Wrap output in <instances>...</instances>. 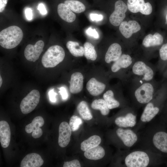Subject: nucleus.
<instances>
[{"mask_svg": "<svg viewBox=\"0 0 167 167\" xmlns=\"http://www.w3.org/2000/svg\"><path fill=\"white\" fill-rule=\"evenodd\" d=\"M116 134L124 145L128 147H132L138 140L137 135L131 129L119 128L117 129Z\"/></svg>", "mask_w": 167, "mask_h": 167, "instance_id": "f8f14e48", "label": "nucleus"}, {"mask_svg": "<svg viewBox=\"0 0 167 167\" xmlns=\"http://www.w3.org/2000/svg\"><path fill=\"white\" fill-rule=\"evenodd\" d=\"M105 154V152L103 148L98 145L85 151L84 155L88 159L96 160L103 158Z\"/></svg>", "mask_w": 167, "mask_h": 167, "instance_id": "a878e982", "label": "nucleus"}, {"mask_svg": "<svg viewBox=\"0 0 167 167\" xmlns=\"http://www.w3.org/2000/svg\"><path fill=\"white\" fill-rule=\"evenodd\" d=\"M49 99L50 101L53 102H55L56 101V96L57 93L54 92V89L50 90L49 92Z\"/></svg>", "mask_w": 167, "mask_h": 167, "instance_id": "e433bc0d", "label": "nucleus"}, {"mask_svg": "<svg viewBox=\"0 0 167 167\" xmlns=\"http://www.w3.org/2000/svg\"><path fill=\"white\" fill-rule=\"evenodd\" d=\"M63 167H80L81 165L79 161L76 159L74 160L70 161H66L64 162L63 165Z\"/></svg>", "mask_w": 167, "mask_h": 167, "instance_id": "f704fd0d", "label": "nucleus"}, {"mask_svg": "<svg viewBox=\"0 0 167 167\" xmlns=\"http://www.w3.org/2000/svg\"><path fill=\"white\" fill-rule=\"evenodd\" d=\"M141 26L135 20L123 21L119 25V30L122 34L126 38L131 37L132 34L139 31Z\"/></svg>", "mask_w": 167, "mask_h": 167, "instance_id": "ddd939ff", "label": "nucleus"}, {"mask_svg": "<svg viewBox=\"0 0 167 167\" xmlns=\"http://www.w3.org/2000/svg\"><path fill=\"white\" fill-rule=\"evenodd\" d=\"M91 107L94 109L99 110L101 114L104 116L107 115L109 112V109L105 101L102 99L94 100L92 103Z\"/></svg>", "mask_w": 167, "mask_h": 167, "instance_id": "7c9ffc66", "label": "nucleus"}, {"mask_svg": "<svg viewBox=\"0 0 167 167\" xmlns=\"http://www.w3.org/2000/svg\"><path fill=\"white\" fill-rule=\"evenodd\" d=\"M26 17L29 20H30L32 18V10L29 8H26L25 11Z\"/></svg>", "mask_w": 167, "mask_h": 167, "instance_id": "4c0bfd02", "label": "nucleus"}, {"mask_svg": "<svg viewBox=\"0 0 167 167\" xmlns=\"http://www.w3.org/2000/svg\"><path fill=\"white\" fill-rule=\"evenodd\" d=\"M155 71L153 66L142 61L135 62L128 75V79L132 76V82L143 83L153 80Z\"/></svg>", "mask_w": 167, "mask_h": 167, "instance_id": "f257e3e1", "label": "nucleus"}, {"mask_svg": "<svg viewBox=\"0 0 167 167\" xmlns=\"http://www.w3.org/2000/svg\"><path fill=\"white\" fill-rule=\"evenodd\" d=\"M2 83V79L1 76H0V87H1Z\"/></svg>", "mask_w": 167, "mask_h": 167, "instance_id": "37998d69", "label": "nucleus"}, {"mask_svg": "<svg viewBox=\"0 0 167 167\" xmlns=\"http://www.w3.org/2000/svg\"><path fill=\"white\" fill-rule=\"evenodd\" d=\"M77 110L81 118L84 120H89L92 116L86 102L81 101L77 107Z\"/></svg>", "mask_w": 167, "mask_h": 167, "instance_id": "c756f323", "label": "nucleus"}, {"mask_svg": "<svg viewBox=\"0 0 167 167\" xmlns=\"http://www.w3.org/2000/svg\"><path fill=\"white\" fill-rule=\"evenodd\" d=\"M86 32L88 35L93 36L95 38H98V34L96 30L93 29L91 28L88 29Z\"/></svg>", "mask_w": 167, "mask_h": 167, "instance_id": "58836bf2", "label": "nucleus"}, {"mask_svg": "<svg viewBox=\"0 0 167 167\" xmlns=\"http://www.w3.org/2000/svg\"><path fill=\"white\" fill-rule=\"evenodd\" d=\"M11 132L9 125L7 122H0V142L3 148L9 145L11 140Z\"/></svg>", "mask_w": 167, "mask_h": 167, "instance_id": "6ab92c4d", "label": "nucleus"}, {"mask_svg": "<svg viewBox=\"0 0 167 167\" xmlns=\"http://www.w3.org/2000/svg\"><path fill=\"white\" fill-rule=\"evenodd\" d=\"M84 55L88 59L92 61L96 60L97 58V54L94 46L91 43L85 42L84 45Z\"/></svg>", "mask_w": 167, "mask_h": 167, "instance_id": "2f4dec72", "label": "nucleus"}, {"mask_svg": "<svg viewBox=\"0 0 167 167\" xmlns=\"http://www.w3.org/2000/svg\"><path fill=\"white\" fill-rule=\"evenodd\" d=\"M159 108L155 106L151 101L146 104L141 116L140 119L143 122L151 121L159 112Z\"/></svg>", "mask_w": 167, "mask_h": 167, "instance_id": "aec40b11", "label": "nucleus"}, {"mask_svg": "<svg viewBox=\"0 0 167 167\" xmlns=\"http://www.w3.org/2000/svg\"><path fill=\"white\" fill-rule=\"evenodd\" d=\"M134 62L130 55L128 54H122L113 64L111 67V71L113 73H116L121 70H127L129 72Z\"/></svg>", "mask_w": 167, "mask_h": 167, "instance_id": "9d476101", "label": "nucleus"}, {"mask_svg": "<svg viewBox=\"0 0 167 167\" xmlns=\"http://www.w3.org/2000/svg\"><path fill=\"white\" fill-rule=\"evenodd\" d=\"M161 59L163 61L167 60V43L163 45L159 50Z\"/></svg>", "mask_w": 167, "mask_h": 167, "instance_id": "72a5a7b5", "label": "nucleus"}, {"mask_svg": "<svg viewBox=\"0 0 167 167\" xmlns=\"http://www.w3.org/2000/svg\"><path fill=\"white\" fill-rule=\"evenodd\" d=\"M136 116L133 113L129 112L125 116H120L117 118L115 122L118 126L122 127H132L136 123Z\"/></svg>", "mask_w": 167, "mask_h": 167, "instance_id": "5701e85b", "label": "nucleus"}, {"mask_svg": "<svg viewBox=\"0 0 167 167\" xmlns=\"http://www.w3.org/2000/svg\"><path fill=\"white\" fill-rule=\"evenodd\" d=\"M83 82L84 77L82 73L79 72L73 73L71 75L70 81V92L72 94L80 92L83 88Z\"/></svg>", "mask_w": 167, "mask_h": 167, "instance_id": "f3484780", "label": "nucleus"}, {"mask_svg": "<svg viewBox=\"0 0 167 167\" xmlns=\"http://www.w3.org/2000/svg\"><path fill=\"white\" fill-rule=\"evenodd\" d=\"M66 47L71 54L75 57H82L84 55V48L79 43L72 41H68Z\"/></svg>", "mask_w": 167, "mask_h": 167, "instance_id": "cd10ccee", "label": "nucleus"}, {"mask_svg": "<svg viewBox=\"0 0 167 167\" xmlns=\"http://www.w3.org/2000/svg\"><path fill=\"white\" fill-rule=\"evenodd\" d=\"M153 145L161 152L167 154V133L163 131L156 132L152 139Z\"/></svg>", "mask_w": 167, "mask_h": 167, "instance_id": "2eb2a0df", "label": "nucleus"}, {"mask_svg": "<svg viewBox=\"0 0 167 167\" xmlns=\"http://www.w3.org/2000/svg\"><path fill=\"white\" fill-rule=\"evenodd\" d=\"M40 97L38 91L36 89L31 91L21 102L20 107L22 113L27 114L34 110L39 102Z\"/></svg>", "mask_w": 167, "mask_h": 167, "instance_id": "423d86ee", "label": "nucleus"}, {"mask_svg": "<svg viewBox=\"0 0 167 167\" xmlns=\"http://www.w3.org/2000/svg\"><path fill=\"white\" fill-rule=\"evenodd\" d=\"M44 124L43 118L41 116L36 117L33 118L32 122L27 125L25 131L28 133L32 132V136L35 138H40L43 134V131L41 127Z\"/></svg>", "mask_w": 167, "mask_h": 167, "instance_id": "9b49d317", "label": "nucleus"}, {"mask_svg": "<svg viewBox=\"0 0 167 167\" xmlns=\"http://www.w3.org/2000/svg\"><path fill=\"white\" fill-rule=\"evenodd\" d=\"M121 46L118 43H113L109 47L105 54V60L107 63L115 62L118 60L122 55Z\"/></svg>", "mask_w": 167, "mask_h": 167, "instance_id": "a211bd4d", "label": "nucleus"}, {"mask_svg": "<svg viewBox=\"0 0 167 167\" xmlns=\"http://www.w3.org/2000/svg\"><path fill=\"white\" fill-rule=\"evenodd\" d=\"M37 9L42 15H45L47 13V11L45 6L42 3H40L38 5Z\"/></svg>", "mask_w": 167, "mask_h": 167, "instance_id": "ea45409f", "label": "nucleus"}, {"mask_svg": "<svg viewBox=\"0 0 167 167\" xmlns=\"http://www.w3.org/2000/svg\"><path fill=\"white\" fill-rule=\"evenodd\" d=\"M65 4L73 12L80 13L86 10V4L82 0H65Z\"/></svg>", "mask_w": 167, "mask_h": 167, "instance_id": "393cba45", "label": "nucleus"}, {"mask_svg": "<svg viewBox=\"0 0 167 167\" xmlns=\"http://www.w3.org/2000/svg\"><path fill=\"white\" fill-rule=\"evenodd\" d=\"M90 17L92 20L97 21H100L103 18V17L102 15L95 14H90Z\"/></svg>", "mask_w": 167, "mask_h": 167, "instance_id": "a19ab883", "label": "nucleus"}, {"mask_svg": "<svg viewBox=\"0 0 167 167\" xmlns=\"http://www.w3.org/2000/svg\"><path fill=\"white\" fill-rule=\"evenodd\" d=\"M57 12L60 17L67 22H73L76 19L75 14L64 3L58 5Z\"/></svg>", "mask_w": 167, "mask_h": 167, "instance_id": "4be33fe9", "label": "nucleus"}, {"mask_svg": "<svg viewBox=\"0 0 167 167\" xmlns=\"http://www.w3.org/2000/svg\"><path fill=\"white\" fill-rule=\"evenodd\" d=\"M96 0L99 1V0Z\"/></svg>", "mask_w": 167, "mask_h": 167, "instance_id": "a18cd8bd", "label": "nucleus"}, {"mask_svg": "<svg viewBox=\"0 0 167 167\" xmlns=\"http://www.w3.org/2000/svg\"><path fill=\"white\" fill-rule=\"evenodd\" d=\"M128 9L126 4L123 0H116L114 3V10L109 18L110 24L115 26H119L125 18Z\"/></svg>", "mask_w": 167, "mask_h": 167, "instance_id": "0eeeda50", "label": "nucleus"}, {"mask_svg": "<svg viewBox=\"0 0 167 167\" xmlns=\"http://www.w3.org/2000/svg\"><path fill=\"white\" fill-rule=\"evenodd\" d=\"M103 97L109 109L118 107L120 105L119 102L114 97V93L113 91L108 90L103 95Z\"/></svg>", "mask_w": 167, "mask_h": 167, "instance_id": "c85d7f7f", "label": "nucleus"}, {"mask_svg": "<svg viewBox=\"0 0 167 167\" xmlns=\"http://www.w3.org/2000/svg\"><path fill=\"white\" fill-rule=\"evenodd\" d=\"M8 0H0V12L3 11L7 4Z\"/></svg>", "mask_w": 167, "mask_h": 167, "instance_id": "79ce46f5", "label": "nucleus"}, {"mask_svg": "<svg viewBox=\"0 0 167 167\" xmlns=\"http://www.w3.org/2000/svg\"><path fill=\"white\" fill-rule=\"evenodd\" d=\"M132 83V92L135 99L139 103L146 104L152 100L155 94L153 80L143 83Z\"/></svg>", "mask_w": 167, "mask_h": 167, "instance_id": "f03ea898", "label": "nucleus"}, {"mask_svg": "<svg viewBox=\"0 0 167 167\" xmlns=\"http://www.w3.org/2000/svg\"><path fill=\"white\" fill-rule=\"evenodd\" d=\"M23 37L21 29L16 26H11L0 32V45L6 49H11L20 43Z\"/></svg>", "mask_w": 167, "mask_h": 167, "instance_id": "7ed1b4c3", "label": "nucleus"}, {"mask_svg": "<svg viewBox=\"0 0 167 167\" xmlns=\"http://www.w3.org/2000/svg\"><path fill=\"white\" fill-rule=\"evenodd\" d=\"M82 123V120L80 117L76 115H73L70 119L69 125L72 131H75L79 129Z\"/></svg>", "mask_w": 167, "mask_h": 167, "instance_id": "473e14b6", "label": "nucleus"}, {"mask_svg": "<svg viewBox=\"0 0 167 167\" xmlns=\"http://www.w3.org/2000/svg\"><path fill=\"white\" fill-rule=\"evenodd\" d=\"M86 88L92 95L96 96L101 94L105 90L106 85L94 78H91L87 83Z\"/></svg>", "mask_w": 167, "mask_h": 167, "instance_id": "412c9836", "label": "nucleus"}, {"mask_svg": "<svg viewBox=\"0 0 167 167\" xmlns=\"http://www.w3.org/2000/svg\"><path fill=\"white\" fill-rule=\"evenodd\" d=\"M44 43L42 40L38 41L34 45H28L25 47L24 54L28 60L34 62L38 60L44 46Z\"/></svg>", "mask_w": 167, "mask_h": 167, "instance_id": "1a4fd4ad", "label": "nucleus"}, {"mask_svg": "<svg viewBox=\"0 0 167 167\" xmlns=\"http://www.w3.org/2000/svg\"><path fill=\"white\" fill-rule=\"evenodd\" d=\"M71 131L69 124L67 122H63L60 124L58 143L61 147H65L69 144L71 139Z\"/></svg>", "mask_w": 167, "mask_h": 167, "instance_id": "4468645a", "label": "nucleus"}, {"mask_svg": "<svg viewBox=\"0 0 167 167\" xmlns=\"http://www.w3.org/2000/svg\"><path fill=\"white\" fill-rule=\"evenodd\" d=\"M163 41L162 36L158 32L153 35L149 34L146 36L142 42V45L146 48L159 46L162 44Z\"/></svg>", "mask_w": 167, "mask_h": 167, "instance_id": "b1692460", "label": "nucleus"}, {"mask_svg": "<svg viewBox=\"0 0 167 167\" xmlns=\"http://www.w3.org/2000/svg\"><path fill=\"white\" fill-rule=\"evenodd\" d=\"M101 142V139L99 136L97 135L92 136L81 143V149L84 151H87L98 146Z\"/></svg>", "mask_w": 167, "mask_h": 167, "instance_id": "bb28decb", "label": "nucleus"}, {"mask_svg": "<svg viewBox=\"0 0 167 167\" xmlns=\"http://www.w3.org/2000/svg\"><path fill=\"white\" fill-rule=\"evenodd\" d=\"M65 57V52L61 46L57 45H52L45 52L41 62L45 67H54L62 62Z\"/></svg>", "mask_w": 167, "mask_h": 167, "instance_id": "20e7f679", "label": "nucleus"}, {"mask_svg": "<svg viewBox=\"0 0 167 167\" xmlns=\"http://www.w3.org/2000/svg\"><path fill=\"white\" fill-rule=\"evenodd\" d=\"M128 9L131 12L137 13L139 12L143 14L149 15L152 11V7L149 2L145 0H127Z\"/></svg>", "mask_w": 167, "mask_h": 167, "instance_id": "6e6552de", "label": "nucleus"}, {"mask_svg": "<svg viewBox=\"0 0 167 167\" xmlns=\"http://www.w3.org/2000/svg\"><path fill=\"white\" fill-rule=\"evenodd\" d=\"M44 163L43 160L38 154L31 153L26 155L22 160L21 167H40Z\"/></svg>", "mask_w": 167, "mask_h": 167, "instance_id": "dca6fc26", "label": "nucleus"}, {"mask_svg": "<svg viewBox=\"0 0 167 167\" xmlns=\"http://www.w3.org/2000/svg\"><path fill=\"white\" fill-rule=\"evenodd\" d=\"M165 24H167V13L165 17Z\"/></svg>", "mask_w": 167, "mask_h": 167, "instance_id": "c03bdc74", "label": "nucleus"}, {"mask_svg": "<svg viewBox=\"0 0 167 167\" xmlns=\"http://www.w3.org/2000/svg\"><path fill=\"white\" fill-rule=\"evenodd\" d=\"M150 155L145 152L135 151L128 154L125 158L124 162L128 167H146L151 163Z\"/></svg>", "mask_w": 167, "mask_h": 167, "instance_id": "39448f33", "label": "nucleus"}, {"mask_svg": "<svg viewBox=\"0 0 167 167\" xmlns=\"http://www.w3.org/2000/svg\"><path fill=\"white\" fill-rule=\"evenodd\" d=\"M60 91L59 92L63 100H66L68 97V94L66 89L63 87L59 88Z\"/></svg>", "mask_w": 167, "mask_h": 167, "instance_id": "c9c22d12", "label": "nucleus"}]
</instances>
